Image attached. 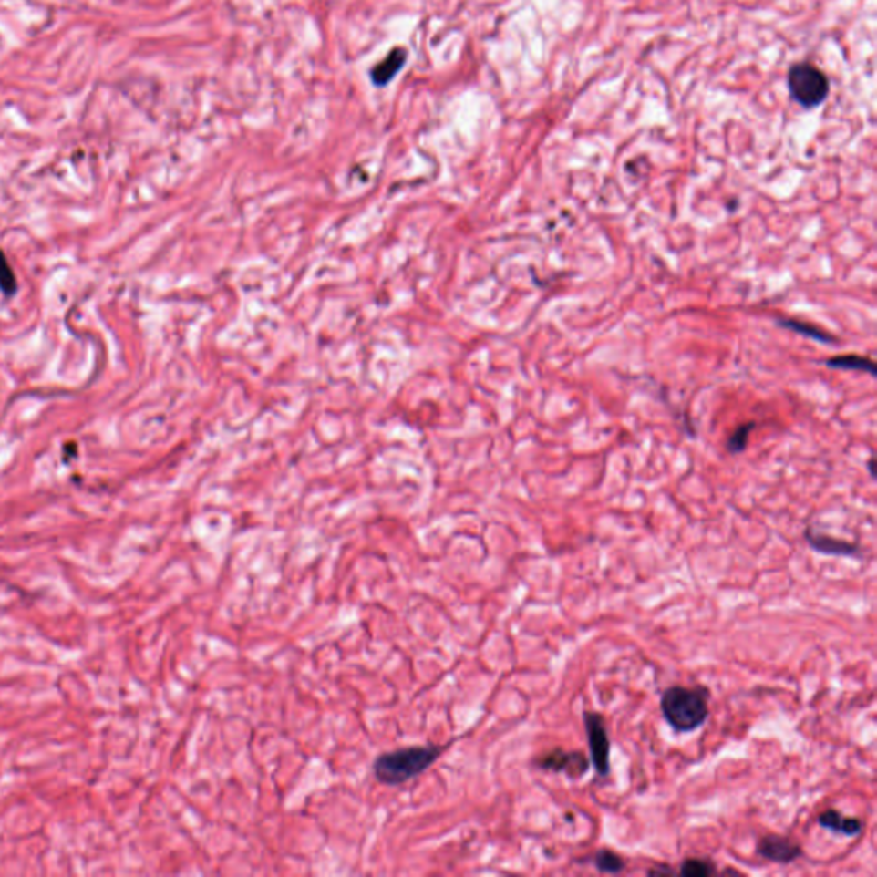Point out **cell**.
<instances>
[{
  "label": "cell",
  "mask_w": 877,
  "mask_h": 877,
  "mask_svg": "<svg viewBox=\"0 0 877 877\" xmlns=\"http://www.w3.org/2000/svg\"><path fill=\"white\" fill-rule=\"evenodd\" d=\"M679 872L682 876L707 877L713 876L717 869L715 863L707 859H686L680 863Z\"/></svg>",
  "instance_id": "4fadbf2b"
},
{
  "label": "cell",
  "mask_w": 877,
  "mask_h": 877,
  "mask_svg": "<svg viewBox=\"0 0 877 877\" xmlns=\"http://www.w3.org/2000/svg\"><path fill=\"white\" fill-rule=\"evenodd\" d=\"M756 853L775 863H792L802 857V847L787 836L764 835L756 845Z\"/></svg>",
  "instance_id": "8992f818"
},
{
  "label": "cell",
  "mask_w": 877,
  "mask_h": 877,
  "mask_svg": "<svg viewBox=\"0 0 877 877\" xmlns=\"http://www.w3.org/2000/svg\"><path fill=\"white\" fill-rule=\"evenodd\" d=\"M779 325L789 327L792 331H797V333L809 336L812 340L820 341V343H835L836 341L835 336L824 333L820 327L809 325V323H800V321H793V319H779Z\"/></svg>",
  "instance_id": "7c38bea8"
},
{
  "label": "cell",
  "mask_w": 877,
  "mask_h": 877,
  "mask_svg": "<svg viewBox=\"0 0 877 877\" xmlns=\"http://www.w3.org/2000/svg\"><path fill=\"white\" fill-rule=\"evenodd\" d=\"M442 752L444 746L438 744L408 746L384 752L374 761V777L382 785H403L425 773L442 756Z\"/></svg>",
  "instance_id": "6da1fadb"
},
{
  "label": "cell",
  "mask_w": 877,
  "mask_h": 877,
  "mask_svg": "<svg viewBox=\"0 0 877 877\" xmlns=\"http://www.w3.org/2000/svg\"><path fill=\"white\" fill-rule=\"evenodd\" d=\"M818 822L822 828H826L833 833H838V835L857 836L863 830L862 820H857V818H849V816L841 814L840 810H835V809L824 810L822 814H820Z\"/></svg>",
  "instance_id": "ba28073f"
},
{
  "label": "cell",
  "mask_w": 877,
  "mask_h": 877,
  "mask_svg": "<svg viewBox=\"0 0 877 877\" xmlns=\"http://www.w3.org/2000/svg\"><path fill=\"white\" fill-rule=\"evenodd\" d=\"M540 769L564 773L571 779H578L590 769V759L580 750L552 749L535 759Z\"/></svg>",
  "instance_id": "5b68a950"
},
{
  "label": "cell",
  "mask_w": 877,
  "mask_h": 877,
  "mask_svg": "<svg viewBox=\"0 0 877 877\" xmlns=\"http://www.w3.org/2000/svg\"><path fill=\"white\" fill-rule=\"evenodd\" d=\"M405 62H407V50L395 48L370 72L372 83L376 86H386L391 83L397 72L401 71V67L405 66Z\"/></svg>",
  "instance_id": "9c48e42d"
},
{
  "label": "cell",
  "mask_w": 877,
  "mask_h": 877,
  "mask_svg": "<svg viewBox=\"0 0 877 877\" xmlns=\"http://www.w3.org/2000/svg\"><path fill=\"white\" fill-rule=\"evenodd\" d=\"M806 540L816 552L826 553V555H857L859 553L857 543H850L840 538L816 533L812 528H807Z\"/></svg>",
  "instance_id": "52a82bcc"
},
{
  "label": "cell",
  "mask_w": 877,
  "mask_h": 877,
  "mask_svg": "<svg viewBox=\"0 0 877 877\" xmlns=\"http://www.w3.org/2000/svg\"><path fill=\"white\" fill-rule=\"evenodd\" d=\"M584 730L588 737V746L592 754V763L600 777H609L610 773V738L605 720L594 711L583 715Z\"/></svg>",
  "instance_id": "277c9868"
},
{
  "label": "cell",
  "mask_w": 877,
  "mask_h": 877,
  "mask_svg": "<svg viewBox=\"0 0 877 877\" xmlns=\"http://www.w3.org/2000/svg\"><path fill=\"white\" fill-rule=\"evenodd\" d=\"M826 366L831 368H845V370H865L869 372L871 376L876 374V367L872 364V360L869 358H863V356H859V355H841V356H833L826 362Z\"/></svg>",
  "instance_id": "30bf717a"
},
{
  "label": "cell",
  "mask_w": 877,
  "mask_h": 877,
  "mask_svg": "<svg viewBox=\"0 0 877 877\" xmlns=\"http://www.w3.org/2000/svg\"><path fill=\"white\" fill-rule=\"evenodd\" d=\"M789 89L792 98L802 108H816L830 93V81L824 72L809 62H800L790 67L789 72Z\"/></svg>",
  "instance_id": "3957f363"
},
{
  "label": "cell",
  "mask_w": 877,
  "mask_h": 877,
  "mask_svg": "<svg viewBox=\"0 0 877 877\" xmlns=\"http://www.w3.org/2000/svg\"><path fill=\"white\" fill-rule=\"evenodd\" d=\"M660 709L665 722L676 732L689 734L703 727L709 717L707 691L701 687L672 686L662 696Z\"/></svg>",
  "instance_id": "7a4b0ae2"
},
{
  "label": "cell",
  "mask_w": 877,
  "mask_h": 877,
  "mask_svg": "<svg viewBox=\"0 0 877 877\" xmlns=\"http://www.w3.org/2000/svg\"><path fill=\"white\" fill-rule=\"evenodd\" d=\"M593 862L594 867L600 872H605V874H619L625 869L623 857L617 855L615 851H610V850H598L594 853Z\"/></svg>",
  "instance_id": "8fae6325"
},
{
  "label": "cell",
  "mask_w": 877,
  "mask_h": 877,
  "mask_svg": "<svg viewBox=\"0 0 877 877\" xmlns=\"http://www.w3.org/2000/svg\"><path fill=\"white\" fill-rule=\"evenodd\" d=\"M756 427L754 422H748V424L740 425L737 427L736 432L730 436V438L727 440V449L730 453H742L748 446V440H749L750 430Z\"/></svg>",
  "instance_id": "9a60e30c"
},
{
  "label": "cell",
  "mask_w": 877,
  "mask_h": 877,
  "mask_svg": "<svg viewBox=\"0 0 877 877\" xmlns=\"http://www.w3.org/2000/svg\"><path fill=\"white\" fill-rule=\"evenodd\" d=\"M0 292L5 297H13L17 294V280H15V271L11 268L7 257L4 251L0 249Z\"/></svg>",
  "instance_id": "5bb4252c"
},
{
  "label": "cell",
  "mask_w": 877,
  "mask_h": 877,
  "mask_svg": "<svg viewBox=\"0 0 877 877\" xmlns=\"http://www.w3.org/2000/svg\"><path fill=\"white\" fill-rule=\"evenodd\" d=\"M670 872H674L670 867H662V865L650 869V874H670Z\"/></svg>",
  "instance_id": "2e32d148"
}]
</instances>
